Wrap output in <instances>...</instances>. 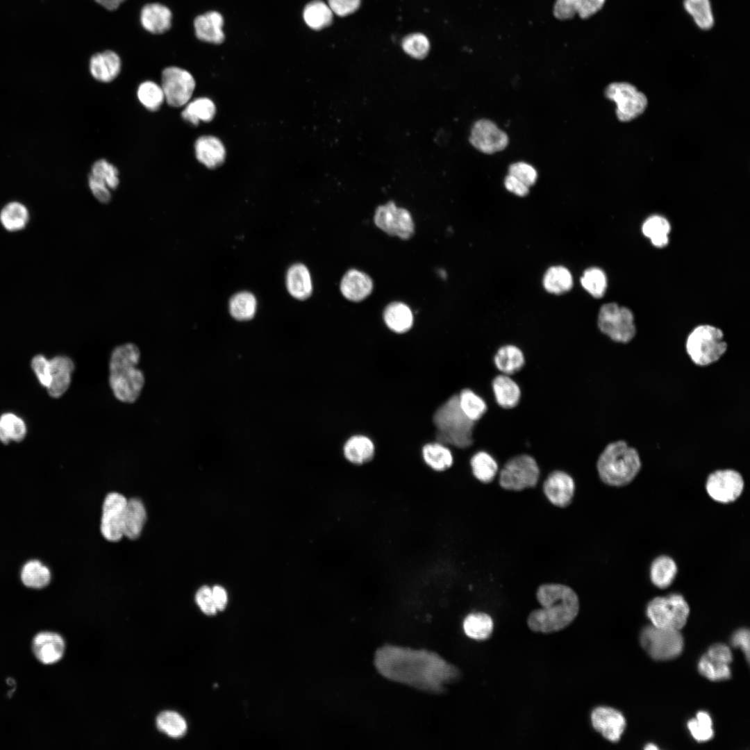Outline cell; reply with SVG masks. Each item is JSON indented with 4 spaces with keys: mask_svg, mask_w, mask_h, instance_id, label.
Wrapping results in <instances>:
<instances>
[{
    "mask_svg": "<svg viewBox=\"0 0 750 750\" xmlns=\"http://www.w3.org/2000/svg\"><path fill=\"white\" fill-rule=\"evenodd\" d=\"M374 665L385 678L432 693L443 692L460 672L438 653L391 644L378 648Z\"/></svg>",
    "mask_w": 750,
    "mask_h": 750,
    "instance_id": "cell-1",
    "label": "cell"
},
{
    "mask_svg": "<svg viewBox=\"0 0 750 750\" xmlns=\"http://www.w3.org/2000/svg\"><path fill=\"white\" fill-rule=\"evenodd\" d=\"M541 608L533 610L527 618L528 628L534 632L551 633L570 625L580 608L576 592L561 583H544L536 591Z\"/></svg>",
    "mask_w": 750,
    "mask_h": 750,
    "instance_id": "cell-2",
    "label": "cell"
},
{
    "mask_svg": "<svg viewBox=\"0 0 750 750\" xmlns=\"http://www.w3.org/2000/svg\"><path fill=\"white\" fill-rule=\"evenodd\" d=\"M140 358L138 347L131 343L119 345L112 351L109 382L113 394L122 402L135 401L144 387V376L137 367Z\"/></svg>",
    "mask_w": 750,
    "mask_h": 750,
    "instance_id": "cell-3",
    "label": "cell"
},
{
    "mask_svg": "<svg viewBox=\"0 0 750 750\" xmlns=\"http://www.w3.org/2000/svg\"><path fill=\"white\" fill-rule=\"evenodd\" d=\"M641 467L642 462L637 449L622 440L609 443L597 461L600 479L613 487L629 484L639 474Z\"/></svg>",
    "mask_w": 750,
    "mask_h": 750,
    "instance_id": "cell-4",
    "label": "cell"
},
{
    "mask_svg": "<svg viewBox=\"0 0 750 750\" xmlns=\"http://www.w3.org/2000/svg\"><path fill=\"white\" fill-rule=\"evenodd\" d=\"M436 438L445 445L466 449L473 443L474 422L462 411L458 394L449 398L435 410L433 417Z\"/></svg>",
    "mask_w": 750,
    "mask_h": 750,
    "instance_id": "cell-5",
    "label": "cell"
},
{
    "mask_svg": "<svg viewBox=\"0 0 750 750\" xmlns=\"http://www.w3.org/2000/svg\"><path fill=\"white\" fill-rule=\"evenodd\" d=\"M685 349L691 360L698 366H708L717 361L727 350L722 331L708 324L695 327L688 335Z\"/></svg>",
    "mask_w": 750,
    "mask_h": 750,
    "instance_id": "cell-6",
    "label": "cell"
},
{
    "mask_svg": "<svg viewBox=\"0 0 750 750\" xmlns=\"http://www.w3.org/2000/svg\"><path fill=\"white\" fill-rule=\"evenodd\" d=\"M690 607L683 595L672 593L651 599L647 607V615L656 626L681 630L685 625Z\"/></svg>",
    "mask_w": 750,
    "mask_h": 750,
    "instance_id": "cell-7",
    "label": "cell"
},
{
    "mask_svg": "<svg viewBox=\"0 0 750 750\" xmlns=\"http://www.w3.org/2000/svg\"><path fill=\"white\" fill-rule=\"evenodd\" d=\"M640 643L647 653L657 660L676 658L682 653L684 646L680 630L658 627L653 624L642 630Z\"/></svg>",
    "mask_w": 750,
    "mask_h": 750,
    "instance_id": "cell-8",
    "label": "cell"
},
{
    "mask_svg": "<svg viewBox=\"0 0 750 750\" xmlns=\"http://www.w3.org/2000/svg\"><path fill=\"white\" fill-rule=\"evenodd\" d=\"M597 325L602 333L619 343L629 342L636 334L633 312L616 303H605L601 307Z\"/></svg>",
    "mask_w": 750,
    "mask_h": 750,
    "instance_id": "cell-9",
    "label": "cell"
},
{
    "mask_svg": "<svg viewBox=\"0 0 750 750\" xmlns=\"http://www.w3.org/2000/svg\"><path fill=\"white\" fill-rule=\"evenodd\" d=\"M540 473L538 462L533 456L517 455L509 459L500 470L499 484L506 490L522 491L535 487Z\"/></svg>",
    "mask_w": 750,
    "mask_h": 750,
    "instance_id": "cell-10",
    "label": "cell"
},
{
    "mask_svg": "<svg viewBox=\"0 0 750 750\" xmlns=\"http://www.w3.org/2000/svg\"><path fill=\"white\" fill-rule=\"evenodd\" d=\"M160 80L165 99L170 106L181 107L189 102L196 85L189 71L170 65L162 70Z\"/></svg>",
    "mask_w": 750,
    "mask_h": 750,
    "instance_id": "cell-11",
    "label": "cell"
},
{
    "mask_svg": "<svg viewBox=\"0 0 750 750\" xmlns=\"http://www.w3.org/2000/svg\"><path fill=\"white\" fill-rule=\"evenodd\" d=\"M605 94L616 103L617 117L622 122L638 117L647 106L646 96L628 83H612L606 88Z\"/></svg>",
    "mask_w": 750,
    "mask_h": 750,
    "instance_id": "cell-12",
    "label": "cell"
},
{
    "mask_svg": "<svg viewBox=\"0 0 750 750\" xmlns=\"http://www.w3.org/2000/svg\"><path fill=\"white\" fill-rule=\"evenodd\" d=\"M744 488L742 476L733 469L715 470L708 475L706 482L708 494L722 503L735 501L742 494Z\"/></svg>",
    "mask_w": 750,
    "mask_h": 750,
    "instance_id": "cell-13",
    "label": "cell"
},
{
    "mask_svg": "<svg viewBox=\"0 0 750 750\" xmlns=\"http://www.w3.org/2000/svg\"><path fill=\"white\" fill-rule=\"evenodd\" d=\"M374 223L390 235L410 238L414 233V222L408 210L397 207L393 201L379 206L374 214Z\"/></svg>",
    "mask_w": 750,
    "mask_h": 750,
    "instance_id": "cell-14",
    "label": "cell"
},
{
    "mask_svg": "<svg viewBox=\"0 0 750 750\" xmlns=\"http://www.w3.org/2000/svg\"><path fill=\"white\" fill-rule=\"evenodd\" d=\"M127 499L122 494L111 492L106 495L102 507L100 529L104 538L117 542L124 535L123 517Z\"/></svg>",
    "mask_w": 750,
    "mask_h": 750,
    "instance_id": "cell-15",
    "label": "cell"
},
{
    "mask_svg": "<svg viewBox=\"0 0 750 750\" xmlns=\"http://www.w3.org/2000/svg\"><path fill=\"white\" fill-rule=\"evenodd\" d=\"M469 142L478 151L492 154L507 147L508 137L494 122L483 119L474 124Z\"/></svg>",
    "mask_w": 750,
    "mask_h": 750,
    "instance_id": "cell-16",
    "label": "cell"
},
{
    "mask_svg": "<svg viewBox=\"0 0 750 750\" xmlns=\"http://www.w3.org/2000/svg\"><path fill=\"white\" fill-rule=\"evenodd\" d=\"M543 492L548 501L553 506L566 508L572 501L575 483L573 478L562 470L549 473L542 485Z\"/></svg>",
    "mask_w": 750,
    "mask_h": 750,
    "instance_id": "cell-17",
    "label": "cell"
},
{
    "mask_svg": "<svg viewBox=\"0 0 750 750\" xmlns=\"http://www.w3.org/2000/svg\"><path fill=\"white\" fill-rule=\"evenodd\" d=\"M591 722L597 732L612 742L619 740L626 727V720L623 715L610 707L600 706L594 708L591 713Z\"/></svg>",
    "mask_w": 750,
    "mask_h": 750,
    "instance_id": "cell-18",
    "label": "cell"
},
{
    "mask_svg": "<svg viewBox=\"0 0 750 750\" xmlns=\"http://www.w3.org/2000/svg\"><path fill=\"white\" fill-rule=\"evenodd\" d=\"M173 13L166 5L159 2L144 4L140 9L139 21L142 28L151 35H162L172 26Z\"/></svg>",
    "mask_w": 750,
    "mask_h": 750,
    "instance_id": "cell-19",
    "label": "cell"
},
{
    "mask_svg": "<svg viewBox=\"0 0 750 750\" xmlns=\"http://www.w3.org/2000/svg\"><path fill=\"white\" fill-rule=\"evenodd\" d=\"M224 17L216 10H208L195 16L192 25L196 39L201 42L219 44L224 40Z\"/></svg>",
    "mask_w": 750,
    "mask_h": 750,
    "instance_id": "cell-20",
    "label": "cell"
},
{
    "mask_svg": "<svg viewBox=\"0 0 750 750\" xmlns=\"http://www.w3.org/2000/svg\"><path fill=\"white\" fill-rule=\"evenodd\" d=\"M88 68L91 76L95 80L101 83H110L120 74L122 60L116 51L105 49L90 56Z\"/></svg>",
    "mask_w": 750,
    "mask_h": 750,
    "instance_id": "cell-21",
    "label": "cell"
},
{
    "mask_svg": "<svg viewBox=\"0 0 750 750\" xmlns=\"http://www.w3.org/2000/svg\"><path fill=\"white\" fill-rule=\"evenodd\" d=\"M32 649L40 662L45 665H52L62 658L65 651V642L60 635L44 631L35 636Z\"/></svg>",
    "mask_w": 750,
    "mask_h": 750,
    "instance_id": "cell-22",
    "label": "cell"
},
{
    "mask_svg": "<svg viewBox=\"0 0 750 750\" xmlns=\"http://www.w3.org/2000/svg\"><path fill=\"white\" fill-rule=\"evenodd\" d=\"M51 381L47 388L49 394L53 398H58L65 393L69 388L74 364L71 358L65 356H57L50 359Z\"/></svg>",
    "mask_w": 750,
    "mask_h": 750,
    "instance_id": "cell-23",
    "label": "cell"
},
{
    "mask_svg": "<svg viewBox=\"0 0 750 750\" xmlns=\"http://www.w3.org/2000/svg\"><path fill=\"white\" fill-rule=\"evenodd\" d=\"M373 289L372 278L365 272L356 269L348 270L340 282L343 296L352 301H360L368 297Z\"/></svg>",
    "mask_w": 750,
    "mask_h": 750,
    "instance_id": "cell-24",
    "label": "cell"
},
{
    "mask_svg": "<svg viewBox=\"0 0 750 750\" xmlns=\"http://www.w3.org/2000/svg\"><path fill=\"white\" fill-rule=\"evenodd\" d=\"M605 2L606 0H556L553 12L560 20L571 19L576 14L586 19L600 10Z\"/></svg>",
    "mask_w": 750,
    "mask_h": 750,
    "instance_id": "cell-25",
    "label": "cell"
},
{
    "mask_svg": "<svg viewBox=\"0 0 750 750\" xmlns=\"http://www.w3.org/2000/svg\"><path fill=\"white\" fill-rule=\"evenodd\" d=\"M197 160L206 167L212 169L224 161L226 151L222 142L211 135L199 138L194 144Z\"/></svg>",
    "mask_w": 750,
    "mask_h": 750,
    "instance_id": "cell-26",
    "label": "cell"
},
{
    "mask_svg": "<svg viewBox=\"0 0 750 750\" xmlns=\"http://www.w3.org/2000/svg\"><path fill=\"white\" fill-rule=\"evenodd\" d=\"M492 388L497 404L503 408H515L519 402L522 392L519 385L509 375L501 374L492 381Z\"/></svg>",
    "mask_w": 750,
    "mask_h": 750,
    "instance_id": "cell-27",
    "label": "cell"
},
{
    "mask_svg": "<svg viewBox=\"0 0 750 750\" xmlns=\"http://www.w3.org/2000/svg\"><path fill=\"white\" fill-rule=\"evenodd\" d=\"M146 519L147 512L142 501L137 498L127 500L123 517V535L130 540L137 539L141 534Z\"/></svg>",
    "mask_w": 750,
    "mask_h": 750,
    "instance_id": "cell-28",
    "label": "cell"
},
{
    "mask_svg": "<svg viewBox=\"0 0 750 750\" xmlns=\"http://www.w3.org/2000/svg\"><path fill=\"white\" fill-rule=\"evenodd\" d=\"M286 286L294 298L304 300L312 293V284L308 268L301 263L292 265L288 270Z\"/></svg>",
    "mask_w": 750,
    "mask_h": 750,
    "instance_id": "cell-29",
    "label": "cell"
},
{
    "mask_svg": "<svg viewBox=\"0 0 750 750\" xmlns=\"http://www.w3.org/2000/svg\"><path fill=\"white\" fill-rule=\"evenodd\" d=\"M542 283L548 293L559 295L572 290L574 278L567 267L563 265H553L545 271Z\"/></svg>",
    "mask_w": 750,
    "mask_h": 750,
    "instance_id": "cell-30",
    "label": "cell"
},
{
    "mask_svg": "<svg viewBox=\"0 0 750 750\" xmlns=\"http://www.w3.org/2000/svg\"><path fill=\"white\" fill-rule=\"evenodd\" d=\"M494 362L501 374L510 376L522 368L525 358L523 351L516 345L505 344L495 353Z\"/></svg>",
    "mask_w": 750,
    "mask_h": 750,
    "instance_id": "cell-31",
    "label": "cell"
},
{
    "mask_svg": "<svg viewBox=\"0 0 750 750\" xmlns=\"http://www.w3.org/2000/svg\"><path fill=\"white\" fill-rule=\"evenodd\" d=\"M373 442L363 435L351 436L345 442L344 455L347 460L355 465H362L371 460L374 455Z\"/></svg>",
    "mask_w": 750,
    "mask_h": 750,
    "instance_id": "cell-32",
    "label": "cell"
},
{
    "mask_svg": "<svg viewBox=\"0 0 750 750\" xmlns=\"http://www.w3.org/2000/svg\"><path fill=\"white\" fill-rule=\"evenodd\" d=\"M383 319L387 326L397 333L407 332L413 324L411 310L401 302H392L388 305L384 310Z\"/></svg>",
    "mask_w": 750,
    "mask_h": 750,
    "instance_id": "cell-33",
    "label": "cell"
},
{
    "mask_svg": "<svg viewBox=\"0 0 750 750\" xmlns=\"http://www.w3.org/2000/svg\"><path fill=\"white\" fill-rule=\"evenodd\" d=\"M677 572V565L672 558L659 556L651 564L650 578L655 586L664 589L672 583Z\"/></svg>",
    "mask_w": 750,
    "mask_h": 750,
    "instance_id": "cell-34",
    "label": "cell"
},
{
    "mask_svg": "<svg viewBox=\"0 0 750 750\" xmlns=\"http://www.w3.org/2000/svg\"><path fill=\"white\" fill-rule=\"evenodd\" d=\"M302 15L306 24L315 31L328 26L333 19V12L328 3L322 0H312L308 3Z\"/></svg>",
    "mask_w": 750,
    "mask_h": 750,
    "instance_id": "cell-35",
    "label": "cell"
},
{
    "mask_svg": "<svg viewBox=\"0 0 750 750\" xmlns=\"http://www.w3.org/2000/svg\"><path fill=\"white\" fill-rule=\"evenodd\" d=\"M22 583L31 589L47 587L51 578L50 569L38 560H31L22 567L20 572Z\"/></svg>",
    "mask_w": 750,
    "mask_h": 750,
    "instance_id": "cell-36",
    "label": "cell"
},
{
    "mask_svg": "<svg viewBox=\"0 0 750 750\" xmlns=\"http://www.w3.org/2000/svg\"><path fill=\"white\" fill-rule=\"evenodd\" d=\"M28 220L29 212L27 208L18 201L8 203L0 212V222L2 226L10 232L22 230Z\"/></svg>",
    "mask_w": 750,
    "mask_h": 750,
    "instance_id": "cell-37",
    "label": "cell"
},
{
    "mask_svg": "<svg viewBox=\"0 0 750 750\" xmlns=\"http://www.w3.org/2000/svg\"><path fill=\"white\" fill-rule=\"evenodd\" d=\"M424 462L431 469L442 472L449 468L453 462L450 449L444 444L436 442L428 443L422 449Z\"/></svg>",
    "mask_w": 750,
    "mask_h": 750,
    "instance_id": "cell-38",
    "label": "cell"
},
{
    "mask_svg": "<svg viewBox=\"0 0 750 750\" xmlns=\"http://www.w3.org/2000/svg\"><path fill=\"white\" fill-rule=\"evenodd\" d=\"M216 112L215 103L208 98H197L186 104L181 112L183 119L193 125H197L200 121L210 122Z\"/></svg>",
    "mask_w": 750,
    "mask_h": 750,
    "instance_id": "cell-39",
    "label": "cell"
},
{
    "mask_svg": "<svg viewBox=\"0 0 750 750\" xmlns=\"http://www.w3.org/2000/svg\"><path fill=\"white\" fill-rule=\"evenodd\" d=\"M463 629L469 638L475 640H485L492 633L493 621L486 613H471L463 621Z\"/></svg>",
    "mask_w": 750,
    "mask_h": 750,
    "instance_id": "cell-40",
    "label": "cell"
},
{
    "mask_svg": "<svg viewBox=\"0 0 750 750\" xmlns=\"http://www.w3.org/2000/svg\"><path fill=\"white\" fill-rule=\"evenodd\" d=\"M27 433V426L22 417L12 412L0 416V441L8 444L22 441Z\"/></svg>",
    "mask_w": 750,
    "mask_h": 750,
    "instance_id": "cell-41",
    "label": "cell"
},
{
    "mask_svg": "<svg viewBox=\"0 0 750 750\" xmlns=\"http://www.w3.org/2000/svg\"><path fill=\"white\" fill-rule=\"evenodd\" d=\"M470 465L474 477L483 483H491L499 471L495 459L484 451H480L472 457Z\"/></svg>",
    "mask_w": 750,
    "mask_h": 750,
    "instance_id": "cell-42",
    "label": "cell"
},
{
    "mask_svg": "<svg viewBox=\"0 0 750 750\" xmlns=\"http://www.w3.org/2000/svg\"><path fill=\"white\" fill-rule=\"evenodd\" d=\"M642 230L655 247L662 248L668 244L670 224L664 217L653 215L648 217L643 223Z\"/></svg>",
    "mask_w": 750,
    "mask_h": 750,
    "instance_id": "cell-43",
    "label": "cell"
},
{
    "mask_svg": "<svg viewBox=\"0 0 750 750\" xmlns=\"http://www.w3.org/2000/svg\"><path fill=\"white\" fill-rule=\"evenodd\" d=\"M158 729L172 738L183 737L188 730L185 719L176 712L163 711L156 718Z\"/></svg>",
    "mask_w": 750,
    "mask_h": 750,
    "instance_id": "cell-44",
    "label": "cell"
},
{
    "mask_svg": "<svg viewBox=\"0 0 750 750\" xmlns=\"http://www.w3.org/2000/svg\"><path fill=\"white\" fill-rule=\"evenodd\" d=\"M256 310V299L251 292L243 291L234 294L229 301V311L237 320L251 319Z\"/></svg>",
    "mask_w": 750,
    "mask_h": 750,
    "instance_id": "cell-45",
    "label": "cell"
},
{
    "mask_svg": "<svg viewBox=\"0 0 750 750\" xmlns=\"http://www.w3.org/2000/svg\"><path fill=\"white\" fill-rule=\"evenodd\" d=\"M683 6L697 26L708 30L714 24V16L710 0H684Z\"/></svg>",
    "mask_w": 750,
    "mask_h": 750,
    "instance_id": "cell-46",
    "label": "cell"
},
{
    "mask_svg": "<svg viewBox=\"0 0 750 750\" xmlns=\"http://www.w3.org/2000/svg\"><path fill=\"white\" fill-rule=\"evenodd\" d=\"M458 403L463 413L473 422L480 419L487 411L484 399L470 389H463L458 394Z\"/></svg>",
    "mask_w": 750,
    "mask_h": 750,
    "instance_id": "cell-47",
    "label": "cell"
},
{
    "mask_svg": "<svg viewBox=\"0 0 750 750\" xmlns=\"http://www.w3.org/2000/svg\"><path fill=\"white\" fill-rule=\"evenodd\" d=\"M583 288L594 298L602 297L607 288V277L599 267H591L583 272L580 278Z\"/></svg>",
    "mask_w": 750,
    "mask_h": 750,
    "instance_id": "cell-48",
    "label": "cell"
},
{
    "mask_svg": "<svg viewBox=\"0 0 750 750\" xmlns=\"http://www.w3.org/2000/svg\"><path fill=\"white\" fill-rule=\"evenodd\" d=\"M698 669L702 676L712 681L726 680L731 675L729 664L714 658L706 653L701 657Z\"/></svg>",
    "mask_w": 750,
    "mask_h": 750,
    "instance_id": "cell-49",
    "label": "cell"
},
{
    "mask_svg": "<svg viewBox=\"0 0 750 750\" xmlns=\"http://www.w3.org/2000/svg\"><path fill=\"white\" fill-rule=\"evenodd\" d=\"M140 102L149 110L156 111L165 100L161 85L152 81L140 84L137 90Z\"/></svg>",
    "mask_w": 750,
    "mask_h": 750,
    "instance_id": "cell-50",
    "label": "cell"
},
{
    "mask_svg": "<svg viewBox=\"0 0 750 750\" xmlns=\"http://www.w3.org/2000/svg\"><path fill=\"white\" fill-rule=\"evenodd\" d=\"M688 728L694 739L700 742L710 740L714 735L711 717L704 711L698 712L696 718L688 722Z\"/></svg>",
    "mask_w": 750,
    "mask_h": 750,
    "instance_id": "cell-51",
    "label": "cell"
},
{
    "mask_svg": "<svg viewBox=\"0 0 750 750\" xmlns=\"http://www.w3.org/2000/svg\"><path fill=\"white\" fill-rule=\"evenodd\" d=\"M90 174L104 183L109 189L114 190L119 185L117 169L105 159L98 160L93 164Z\"/></svg>",
    "mask_w": 750,
    "mask_h": 750,
    "instance_id": "cell-52",
    "label": "cell"
},
{
    "mask_svg": "<svg viewBox=\"0 0 750 750\" xmlns=\"http://www.w3.org/2000/svg\"><path fill=\"white\" fill-rule=\"evenodd\" d=\"M404 51L416 59H423L429 51L430 44L428 38L422 33H412L407 35L402 41Z\"/></svg>",
    "mask_w": 750,
    "mask_h": 750,
    "instance_id": "cell-53",
    "label": "cell"
},
{
    "mask_svg": "<svg viewBox=\"0 0 750 750\" xmlns=\"http://www.w3.org/2000/svg\"><path fill=\"white\" fill-rule=\"evenodd\" d=\"M508 174L519 179L528 188L534 185L538 178L535 169L524 162L512 163L509 167Z\"/></svg>",
    "mask_w": 750,
    "mask_h": 750,
    "instance_id": "cell-54",
    "label": "cell"
},
{
    "mask_svg": "<svg viewBox=\"0 0 750 750\" xmlns=\"http://www.w3.org/2000/svg\"><path fill=\"white\" fill-rule=\"evenodd\" d=\"M31 367L40 383L46 389L51 381V363L43 355H36L31 360Z\"/></svg>",
    "mask_w": 750,
    "mask_h": 750,
    "instance_id": "cell-55",
    "label": "cell"
},
{
    "mask_svg": "<svg viewBox=\"0 0 750 750\" xmlns=\"http://www.w3.org/2000/svg\"><path fill=\"white\" fill-rule=\"evenodd\" d=\"M195 601L206 615H213L217 611L212 599V589L208 586H202L198 590L195 594Z\"/></svg>",
    "mask_w": 750,
    "mask_h": 750,
    "instance_id": "cell-56",
    "label": "cell"
},
{
    "mask_svg": "<svg viewBox=\"0 0 750 750\" xmlns=\"http://www.w3.org/2000/svg\"><path fill=\"white\" fill-rule=\"evenodd\" d=\"M328 5L333 14L345 17L358 10L360 0H328Z\"/></svg>",
    "mask_w": 750,
    "mask_h": 750,
    "instance_id": "cell-57",
    "label": "cell"
},
{
    "mask_svg": "<svg viewBox=\"0 0 750 750\" xmlns=\"http://www.w3.org/2000/svg\"><path fill=\"white\" fill-rule=\"evenodd\" d=\"M88 183L92 193L97 200L103 203L110 201L111 199L110 189L104 183L90 174Z\"/></svg>",
    "mask_w": 750,
    "mask_h": 750,
    "instance_id": "cell-58",
    "label": "cell"
},
{
    "mask_svg": "<svg viewBox=\"0 0 750 750\" xmlns=\"http://www.w3.org/2000/svg\"><path fill=\"white\" fill-rule=\"evenodd\" d=\"M731 644L735 647L740 648L745 655L747 661L749 662L750 633L749 629L741 628L735 632L731 638Z\"/></svg>",
    "mask_w": 750,
    "mask_h": 750,
    "instance_id": "cell-59",
    "label": "cell"
},
{
    "mask_svg": "<svg viewBox=\"0 0 750 750\" xmlns=\"http://www.w3.org/2000/svg\"><path fill=\"white\" fill-rule=\"evenodd\" d=\"M506 189L519 197H525L529 192V188L515 176L508 174L504 180Z\"/></svg>",
    "mask_w": 750,
    "mask_h": 750,
    "instance_id": "cell-60",
    "label": "cell"
},
{
    "mask_svg": "<svg viewBox=\"0 0 750 750\" xmlns=\"http://www.w3.org/2000/svg\"><path fill=\"white\" fill-rule=\"evenodd\" d=\"M710 656L730 664L733 660L730 648L724 644H715L706 652Z\"/></svg>",
    "mask_w": 750,
    "mask_h": 750,
    "instance_id": "cell-61",
    "label": "cell"
},
{
    "mask_svg": "<svg viewBox=\"0 0 750 750\" xmlns=\"http://www.w3.org/2000/svg\"><path fill=\"white\" fill-rule=\"evenodd\" d=\"M212 599L217 610L224 609L228 601V595L225 589L220 585L212 588Z\"/></svg>",
    "mask_w": 750,
    "mask_h": 750,
    "instance_id": "cell-62",
    "label": "cell"
},
{
    "mask_svg": "<svg viewBox=\"0 0 750 750\" xmlns=\"http://www.w3.org/2000/svg\"><path fill=\"white\" fill-rule=\"evenodd\" d=\"M97 3L108 10L117 9L126 0H94Z\"/></svg>",
    "mask_w": 750,
    "mask_h": 750,
    "instance_id": "cell-63",
    "label": "cell"
},
{
    "mask_svg": "<svg viewBox=\"0 0 750 750\" xmlns=\"http://www.w3.org/2000/svg\"><path fill=\"white\" fill-rule=\"evenodd\" d=\"M644 749H647V750H655V749L657 750L658 748L653 744H648L644 747Z\"/></svg>",
    "mask_w": 750,
    "mask_h": 750,
    "instance_id": "cell-64",
    "label": "cell"
}]
</instances>
